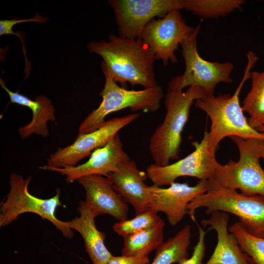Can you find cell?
<instances>
[{"label":"cell","instance_id":"1","mask_svg":"<svg viewBox=\"0 0 264 264\" xmlns=\"http://www.w3.org/2000/svg\"><path fill=\"white\" fill-rule=\"evenodd\" d=\"M91 53L103 59V73L116 83H130L145 88L157 86L154 71V56L140 39H129L110 35L109 41H92L88 45Z\"/></svg>","mask_w":264,"mask_h":264},{"label":"cell","instance_id":"2","mask_svg":"<svg viewBox=\"0 0 264 264\" xmlns=\"http://www.w3.org/2000/svg\"><path fill=\"white\" fill-rule=\"evenodd\" d=\"M247 59L242 78L232 95H206L195 101L196 107L205 112L210 119L209 145L216 150L226 137L264 140V134L249 124L240 102L241 91L245 82L250 79L251 69L258 57L253 52L248 51Z\"/></svg>","mask_w":264,"mask_h":264},{"label":"cell","instance_id":"3","mask_svg":"<svg viewBox=\"0 0 264 264\" xmlns=\"http://www.w3.org/2000/svg\"><path fill=\"white\" fill-rule=\"evenodd\" d=\"M206 95L204 90L197 86H190L185 91H168L164 101L166 115L150 140L149 151L154 164L164 166L179 158L181 134L191 106Z\"/></svg>","mask_w":264,"mask_h":264},{"label":"cell","instance_id":"4","mask_svg":"<svg viewBox=\"0 0 264 264\" xmlns=\"http://www.w3.org/2000/svg\"><path fill=\"white\" fill-rule=\"evenodd\" d=\"M202 207L208 215L221 211L235 215L249 233L264 238V196L245 195L223 188L210 179L208 180L206 192L188 204L187 215L196 221V211Z\"/></svg>","mask_w":264,"mask_h":264},{"label":"cell","instance_id":"5","mask_svg":"<svg viewBox=\"0 0 264 264\" xmlns=\"http://www.w3.org/2000/svg\"><path fill=\"white\" fill-rule=\"evenodd\" d=\"M229 138L237 147L239 159L223 165L219 163L212 179L223 188L240 190L245 195L264 196V170L260 163L264 155V140Z\"/></svg>","mask_w":264,"mask_h":264},{"label":"cell","instance_id":"6","mask_svg":"<svg viewBox=\"0 0 264 264\" xmlns=\"http://www.w3.org/2000/svg\"><path fill=\"white\" fill-rule=\"evenodd\" d=\"M104 74L105 84L100 93L102 101L81 123L78 134L96 130L106 122L108 114L122 109L130 108L133 112H154L159 108L163 97L160 86L139 90H128L119 86L107 73Z\"/></svg>","mask_w":264,"mask_h":264},{"label":"cell","instance_id":"7","mask_svg":"<svg viewBox=\"0 0 264 264\" xmlns=\"http://www.w3.org/2000/svg\"><path fill=\"white\" fill-rule=\"evenodd\" d=\"M200 28L199 24L193 32L181 44L185 68L182 75L173 77L168 84V91H183L192 86L202 88L206 95H214L220 83L233 82L231 73L234 65L226 62H210L202 58L197 48V38Z\"/></svg>","mask_w":264,"mask_h":264},{"label":"cell","instance_id":"8","mask_svg":"<svg viewBox=\"0 0 264 264\" xmlns=\"http://www.w3.org/2000/svg\"><path fill=\"white\" fill-rule=\"evenodd\" d=\"M31 180L30 176L26 179L16 173L10 175V190L5 199L0 204V226L3 227L18 219L22 214L31 212L50 221L66 238L71 239L73 232L68 221L58 220L55 215L60 200V189L53 197L43 199L31 195L28 190Z\"/></svg>","mask_w":264,"mask_h":264},{"label":"cell","instance_id":"9","mask_svg":"<svg viewBox=\"0 0 264 264\" xmlns=\"http://www.w3.org/2000/svg\"><path fill=\"white\" fill-rule=\"evenodd\" d=\"M192 153L177 161L164 166L154 163L146 168V174L153 184L159 187L170 185L181 176H191L200 180L212 179L219 164L216 151L209 145V132L205 131L200 142L194 141Z\"/></svg>","mask_w":264,"mask_h":264},{"label":"cell","instance_id":"10","mask_svg":"<svg viewBox=\"0 0 264 264\" xmlns=\"http://www.w3.org/2000/svg\"><path fill=\"white\" fill-rule=\"evenodd\" d=\"M119 36L140 39L148 23L170 11L184 9L183 0H110Z\"/></svg>","mask_w":264,"mask_h":264},{"label":"cell","instance_id":"11","mask_svg":"<svg viewBox=\"0 0 264 264\" xmlns=\"http://www.w3.org/2000/svg\"><path fill=\"white\" fill-rule=\"evenodd\" d=\"M195 28L185 22L179 10L170 11L164 17L154 19L144 28L141 39L148 46L155 60L165 66L177 62L175 52Z\"/></svg>","mask_w":264,"mask_h":264},{"label":"cell","instance_id":"12","mask_svg":"<svg viewBox=\"0 0 264 264\" xmlns=\"http://www.w3.org/2000/svg\"><path fill=\"white\" fill-rule=\"evenodd\" d=\"M140 114L132 113L114 117L106 122L96 130L78 134L75 141L63 148L59 147L47 159V165L56 168L73 167L84 158L90 156L96 149L105 146L118 132L136 120Z\"/></svg>","mask_w":264,"mask_h":264},{"label":"cell","instance_id":"13","mask_svg":"<svg viewBox=\"0 0 264 264\" xmlns=\"http://www.w3.org/2000/svg\"><path fill=\"white\" fill-rule=\"evenodd\" d=\"M123 147L120 136L115 134L105 146L94 150L84 163L73 167L56 168L47 165L40 166L43 170L55 172L66 176L67 183L85 176L100 175L107 177L116 171L123 162L130 160Z\"/></svg>","mask_w":264,"mask_h":264},{"label":"cell","instance_id":"14","mask_svg":"<svg viewBox=\"0 0 264 264\" xmlns=\"http://www.w3.org/2000/svg\"><path fill=\"white\" fill-rule=\"evenodd\" d=\"M150 207L157 213H164L170 225L175 226L187 214L188 204L208 189V180H200L194 186L175 182L167 188L149 186Z\"/></svg>","mask_w":264,"mask_h":264},{"label":"cell","instance_id":"15","mask_svg":"<svg viewBox=\"0 0 264 264\" xmlns=\"http://www.w3.org/2000/svg\"><path fill=\"white\" fill-rule=\"evenodd\" d=\"M77 181L85 190V201L97 216L108 214L118 221L128 219V204L114 189L108 177L89 175Z\"/></svg>","mask_w":264,"mask_h":264},{"label":"cell","instance_id":"16","mask_svg":"<svg viewBox=\"0 0 264 264\" xmlns=\"http://www.w3.org/2000/svg\"><path fill=\"white\" fill-rule=\"evenodd\" d=\"M123 199L133 207L135 214L150 208L149 186L145 181L146 173L139 170L131 159L122 162L118 169L107 176Z\"/></svg>","mask_w":264,"mask_h":264},{"label":"cell","instance_id":"17","mask_svg":"<svg viewBox=\"0 0 264 264\" xmlns=\"http://www.w3.org/2000/svg\"><path fill=\"white\" fill-rule=\"evenodd\" d=\"M202 225L213 229L217 235V243L212 255L205 264H251L248 256L241 249L236 237L229 232L228 213L215 211Z\"/></svg>","mask_w":264,"mask_h":264},{"label":"cell","instance_id":"18","mask_svg":"<svg viewBox=\"0 0 264 264\" xmlns=\"http://www.w3.org/2000/svg\"><path fill=\"white\" fill-rule=\"evenodd\" d=\"M79 216L68 221L69 227L82 236L86 250L93 264H107L112 257L105 244V234L95 224L97 215L85 200L79 202Z\"/></svg>","mask_w":264,"mask_h":264},{"label":"cell","instance_id":"19","mask_svg":"<svg viewBox=\"0 0 264 264\" xmlns=\"http://www.w3.org/2000/svg\"><path fill=\"white\" fill-rule=\"evenodd\" d=\"M1 88L8 94L11 102L30 109L32 112V118L27 124L19 128L21 137L24 139L34 133L44 137L49 136L47 122H55V108L50 99L44 95H40L32 100L17 92L9 89L4 82L0 79Z\"/></svg>","mask_w":264,"mask_h":264},{"label":"cell","instance_id":"20","mask_svg":"<svg viewBox=\"0 0 264 264\" xmlns=\"http://www.w3.org/2000/svg\"><path fill=\"white\" fill-rule=\"evenodd\" d=\"M164 221L123 238L122 255L126 256H148L163 242Z\"/></svg>","mask_w":264,"mask_h":264},{"label":"cell","instance_id":"21","mask_svg":"<svg viewBox=\"0 0 264 264\" xmlns=\"http://www.w3.org/2000/svg\"><path fill=\"white\" fill-rule=\"evenodd\" d=\"M191 228L190 225L186 224L174 236L163 242L156 249L155 256L151 264H179L188 258Z\"/></svg>","mask_w":264,"mask_h":264},{"label":"cell","instance_id":"22","mask_svg":"<svg viewBox=\"0 0 264 264\" xmlns=\"http://www.w3.org/2000/svg\"><path fill=\"white\" fill-rule=\"evenodd\" d=\"M250 90L242 102L243 112L249 116L247 119L250 126L257 130L264 125V70L251 71Z\"/></svg>","mask_w":264,"mask_h":264},{"label":"cell","instance_id":"23","mask_svg":"<svg viewBox=\"0 0 264 264\" xmlns=\"http://www.w3.org/2000/svg\"><path fill=\"white\" fill-rule=\"evenodd\" d=\"M184 9L203 19L225 17L241 8L242 0H183Z\"/></svg>","mask_w":264,"mask_h":264},{"label":"cell","instance_id":"24","mask_svg":"<svg viewBox=\"0 0 264 264\" xmlns=\"http://www.w3.org/2000/svg\"><path fill=\"white\" fill-rule=\"evenodd\" d=\"M228 229L237 239L242 250L256 264H264V238L249 233L240 221L233 223Z\"/></svg>","mask_w":264,"mask_h":264},{"label":"cell","instance_id":"25","mask_svg":"<svg viewBox=\"0 0 264 264\" xmlns=\"http://www.w3.org/2000/svg\"><path fill=\"white\" fill-rule=\"evenodd\" d=\"M158 213L150 208L144 212L135 214L130 220H125L115 223L112 228L118 235L123 237L148 228L160 221L162 219Z\"/></svg>","mask_w":264,"mask_h":264},{"label":"cell","instance_id":"26","mask_svg":"<svg viewBox=\"0 0 264 264\" xmlns=\"http://www.w3.org/2000/svg\"><path fill=\"white\" fill-rule=\"evenodd\" d=\"M198 229V241L194 247L191 257L178 264H202L205 252V237L206 231L199 226Z\"/></svg>","mask_w":264,"mask_h":264},{"label":"cell","instance_id":"27","mask_svg":"<svg viewBox=\"0 0 264 264\" xmlns=\"http://www.w3.org/2000/svg\"><path fill=\"white\" fill-rule=\"evenodd\" d=\"M47 18L41 17L38 13H36L35 16L29 19H12L0 21V35L12 34L15 35L16 33L13 30L14 25L22 22H34L38 23L46 22Z\"/></svg>","mask_w":264,"mask_h":264},{"label":"cell","instance_id":"28","mask_svg":"<svg viewBox=\"0 0 264 264\" xmlns=\"http://www.w3.org/2000/svg\"><path fill=\"white\" fill-rule=\"evenodd\" d=\"M148 256H113L110 258L107 264H148Z\"/></svg>","mask_w":264,"mask_h":264},{"label":"cell","instance_id":"29","mask_svg":"<svg viewBox=\"0 0 264 264\" xmlns=\"http://www.w3.org/2000/svg\"><path fill=\"white\" fill-rule=\"evenodd\" d=\"M257 130L264 134V125L259 127Z\"/></svg>","mask_w":264,"mask_h":264},{"label":"cell","instance_id":"30","mask_svg":"<svg viewBox=\"0 0 264 264\" xmlns=\"http://www.w3.org/2000/svg\"><path fill=\"white\" fill-rule=\"evenodd\" d=\"M263 159H264V157H263Z\"/></svg>","mask_w":264,"mask_h":264}]
</instances>
